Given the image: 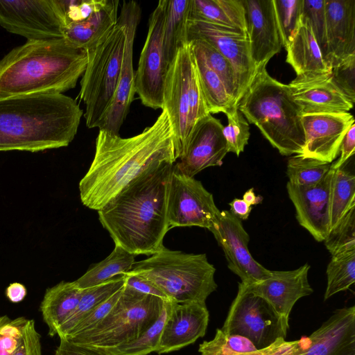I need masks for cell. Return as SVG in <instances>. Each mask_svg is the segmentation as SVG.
<instances>
[{
	"label": "cell",
	"instance_id": "1",
	"mask_svg": "<svg viewBox=\"0 0 355 355\" xmlns=\"http://www.w3.org/2000/svg\"><path fill=\"white\" fill-rule=\"evenodd\" d=\"M176 160L173 132L164 110L152 125L131 137L99 130L94 159L79 182L81 202L98 211L152 166Z\"/></svg>",
	"mask_w": 355,
	"mask_h": 355
},
{
	"label": "cell",
	"instance_id": "2",
	"mask_svg": "<svg viewBox=\"0 0 355 355\" xmlns=\"http://www.w3.org/2000/svg\"><path fill=\"white\" fill-rule=\"evenodd\" d=\"M175 163L157 164L132 181L98 210L115 245L135 255H153L169 230L167 193Z\"/></svg>",
	"mask_w": 355,
	"mask_h": 355
},
{
	"label": "cell",
	"instance_id": "3",
	"mask_svg": "<svg viewBox=\"0 0 355 355\" xmlns=\"http://www.w3.org/2000/svg\"><path fill=\"white\" fill-rule=\"evenodd\" d=\"M83 115L76 101L61 93L0 98V151L67 146Z\"/></svg>",
	"mask_w": 355,
	"mask_h": 355
},
{
	"label": "cell",
	"instance_id": "4",
	"mask_svg": "<svg viewBox=\"0 0 355 355\" xmlns=\"http://www.w3.org/2000/svg\"><path fill=\"white\" fill-rule=\"evenodd\" d=\"M87 51L64 37L27 41L0 60V98L61 93L76 87Z\"/></svg>",
	"mask_w": 355,
	"mask_h": 355
},
{
	"label": "cell",
	"instance_id": "5",
	"mask_svg": "<svg viewBox=\"0 0 355 355\" xmlns=\"http://www.w3.org/2000/svg\"><path fill=\"white\" fill-rule=\"evenodd\" d=\"M237 107L281 155L302 153L305 136L300 108L288 85L272 78L266 66L257 70Z\"/></svg>",
	"mask_w": 355,
	"mask_h": 355
},
{
	"label": "cell",
	"instance_id": "6",
	"mask_svg": "<svg viewBox=\"0 0 355 355\" xmlns=\"http://www.w3.org/2000/svg\"><path fill=\"white\" fill-rule=\"evenodd\" d=\"M129 272L149 280L176 304L205 302L217 288L216 268L205 254H188L164 247L149 258L135 262Z\"/></svg>",
	"mask_w": 355,
	"mask_h": 355
},
{
	"label": "cell",
	"instance_id": "7",
	"mask_svg": "<svg viewBox=\"0 0 355 355\" xmlns=\"http://www.w3.org/2000/svg\"><path fill=\"white\" fill-rule=\"evenodd\" d=\"M171 123L176 159L184 153L196 123L208 112L190 44L180 48L165 77L162 107Z\"/></svg>",
	"mask_w": 355,
	"mask_h": 355
},
{
	"label": "cell",
	"instance_id": "8",
	"mask_svg": "<svg viewBox=\"0 0 355 355\" xmlns=\"http://www.w3.org/2000/svg\"><path fill=\"white\" fill-rule=\"evenodd\" d=\"M124 26L117 24L86 51L87 63L80 81V98L85 105L87 127L97 128L110 106L116 89L124 53Z\"/></svg>",
	"mask_w": 355,
	"mask_h": 355
},
{
	"label": "cell",
	"instance_id": "9",
	"mask_svg": "<svg viewBox=\"0 0 355 355\" xmlns=\"http://www.w3.org/2000/svg\"><path fill=\"white\" fill-rule=\"evenodd\" d=\"M164 301L124 285L117 302L103 319L92 329L65 340L106 349L132 341L155 322Z\"/></svg>",
	"mask_w": 355,
	"mask_h": 355
},
{
	"label": "cell",
	"instance_id": "10",
	"mask_svg": "<svg viewBox=\"0 0 355 355\" xmlns=\"http://www.w3.org/2000/svg\"><path fill=\"white\" fill-rule=\"evenodd\" d=\"M288 328L263 298L240 282L221 329L247 338L259 349L280 338L285 339Z\"/></svg>",
	"mask_w": 355,
	"mask_h": 355
},
{
	"label": "cell",
	"instance_id": "11",
	"mask_svg": "<svg viewBox=\"0 0 355 355\" xmlns=\"http://www.w3.org/2000/svg\"><path fill=\"white\" fill-rule=\"evenodd\" d=\"M0 26L28 41L62 38V0H0Z\"/></svg>",
	"mask_w": 355,
	"mask_h": 355
},
{
	"label": "cell",
	"instance_id": "12",
	"mask_svg": "<svg viewBox=\"0 0 355 355\" xmlns=\"http://www.w3.org/2000/svg\"><path fill=\"white\" fill-rule=\"evenodd\" d=\"M213 195L194 177L178 171L174 164L167 193L169 230L176 227L197 226L209 229L220 213Z\"/></svg>",
	"mask_w": 355,
	"mask_h": 355
},
{
	"label": "cell",
	"instance_id": "13",
	"mask_svg": "<svg viewBox=\"0 0 355 355\" xmlns=\"http://www.w3.org/2000/svg\"><path fill=\"white\" fill-rule=\"evenodd\" d=\"M166 0L159 1L148 20V31L135 71V92L142 104L162 107L164 85L168 65L162 46Z\"/></svg>",
	"mask_w": 355,
	"mask_h": 355
},
{
	"label": "cell",
	"instance_id": "14",
	"mask_svg": "<svg viewBox=\"0 0 355 355\" xmlns=\"http://www.w3.org/2000/svg\"><path fill=\"white\" fill-rule=\"evenodd\" d=\"M141 16L139 4L123 1L118 22L125 28V42L121 69L112 102L98 124L99 130L119 135L135 94V71L133 69V45Z\"/></svg>",
	"mask_w": 355,
	"mask_h": 355
},
{
	"label": "cell",
	"instance_id": "15",
	"mask_svg": "<svg viewBox=\"0 0 355 355\" xmlns=\"http://www.w3.org/2000/svg\"><path fill=\"white\" fill-rule=\"evenodd\" d=\"M209 230L222 248L228 268L241 278V282L250 285L270 276L271 270L252 256L248 250L250 236L241 220L230 211H220Z\"/></svg>",
	"mask_w": 355,
	"mask_h": 355
},
{
	"label": "cell",
	"instance_id": "16",
	"mask_svg": "<svg viewBox=\"0 0 355 355\" xmlns=\"http://www.w3.org/2000/svg\"><path fill=\"white\" fill-rule=\"evenodd\" d=\"M199 39L209 43L232 64L237 76L240 100L257 72L248 37L205 21L189 17L187 43Z\"/></svg>",
	"mask_w": 355,
	"mask_h": 355
},
{
	"label": "cell",
	"instance_id": "17",
	"mask_svg": "<svg viewBox=\"0 0 355 355\" xmlns=\"http://www.w3.org/2000/svg\"><path fill=\"white\" fill-rule=\"evenodd\" d=\"M223 125L211 114L200 119L194 125L186 150L174 164L184 175H195L210 166H220L228 153L223 135Z\"/></svg>",
	"mask_w": 355,
	"mask_h": 355
},
{
	"label": "cell",
	"instance_id": "18",
	"mask_svg": "<svg viewBox=\"0 0 355 355\" xmlns=\"http://www.w3.org/2000/svg\"><path fill=\"white\" fill-rule=\"evenodd\" d=\"M302 123L305 146L301 155L331 163L354 118L349 112L305 114L302 115Z\"/></svg>",
	"mask_w": 355,
	"mask_h": 355
},
{
	"label": "cell",
	"instance_id": "19",
	"mask_svg": "<svg viewBox=\"0 0 355 355\" xmlns=\"http://www.w3.org/2000/svg\"><path fill=\"white\" fill-rule=\"evenodd\" d=\"M334 169L331 168L318 183L306 187L288 182L286 189L299 224L318 242L324 241L330 224V191Z\"/></svg>",
	"mask_w": 355,
	"mask_h": 355
},
{
	"label": "cell",
	"instance_id": "20",
	"mask_svg": "<svg viewBox=\"0 0 355 355\" xmlns=\"http://www.w3.org/2000/svg\"><path fill=\"white\" fill-rule=\"evenodd\" d=\"M251 58L256 70L282 47L273 0H242Z\"/></svg>",
	"mask_w": 355,
	"mask_h": 355
},
{
	"label": "cell",
	"instance_id": "21",
	"mask_svg": "<svg viewBox=\"0 0 355 355\" xmlns=\"http://www.w3.org/2000/svg\"><path fill=\"white\" fill-rule=\"evenodd\" d=\"M310 265L285 271L271 270L267 279L252 284H245L248 291L263 298L287 325L290 313L300 298L313 293L308 280Z\"/></svg>",
	"mask_w": 355,
	"mask_h": 355
},
{
	"label": "cell",
	"instance_id": "22",
	"mask_svg": "<svg viewBox=\"0 0 355 355\" xmlns=\"http://www.w3.org/2000/svg\"><path fill=\"white\" fill-rule=\"evenodd\" d=\"M302 114L347 112L354 103L332 80L331 72L297 76L288 84Z\"/></svg>",
	"mask_w": 355,
	"mask_h": 355
},
{
	"label": "cell",
	"instance_id": "23",
	"mask_svg": "<svg viewBox=\"0 0 355 355\" xmlns=\"http://www.w3.org/2000/svg\"><path fill=\"white\" fill-rule=\"evenodd\" d=\"M209 316L205 302H171L156 352L162 354L176 351L203 337Z\"/></svg>",
	"mask_w": 355,
	"mask_h": 355
},
{
	"label": "cell",
	"instance_id": "24",
	"mask_svg": "<svg viewBox=\"0 0 355 355\" xmlns=\"http://www.w3.org/2000/svg\"><path fill=\"white\" fill-rule=\"evenodd\" d=\"M325 51L323 58L332 69L355 55V0H324Z\"/></svg>",
	"mask_w": 355,
	"mask_h": 355
},
{
	"label": "cell",
	"instance_id": "25",
	"mask_svg": "<svg viewBox=\"0 0 355 355\" xmlns=\"http://www.w3.org/2000/svg\"><path fill=\"white\" fill-rule=\"evenodd\" d=\"M299 355H355V306L336 310Z\"/></svg>",
	"mask_w": 355,
	"mask_h": 355
},
{
	"label": "cell",
	"instance_id": "26",
	"mask_svg": "<svg viewBox=\"0 0 355 355\" xmlns=\"http://www.w3.org/2000/svg\"><path fill=\"white\" fill-rule=\"evenodd\" d=\"M119 4L117 0H104L87 18L66 26L63 37L75 47L90 49L117 24Z\"/></svg>",
	"mask_w": 355,
	"mask_h": 355
},
{
	"label": "cell",
	"instance_id": "27",
	"mask_svg": "<svg viewBox=\"0 0 355 355\" xmlns=\"http://www.w3.org/2000/svg\"><path fill=\"white\" fill-rule=\"evenodd\" d=\"M286 50V62L292 66L297 76L322 74L331 71L322 57L309 24L302 15Z\"/></svg>",
	"mask_w": 355,
	"mask_h": 355
},
{
	"label": "cell",
	"instance_id": "28",
	"mask_svg": "<svg viewBox=\"0 0 355 355\" xmlns=\"http://www.w3.org/2000/svg\"><path fill=\"white\" fill-rule=\"evenodd\" d=\"M248 37L242 0H191L189 17Z\"/></svg>",
	"mask_w": 355,
	"mask_h": 355
},
{
	"label": "cell",
	"instance_id": "29",
	"mask_svg": "<svg viewBox=\"0 0 355 355\" xmlns=\"http://www.w3.org/2000/svg\"><path fill=\"white\" fill-rule=\"evenodd\" d=\"M82 292L75 281H62L46 289L40 309L49 335H57L58 328L78 306Z\"/></svg>",
	"mask_w": 355,
	"mask_h": 355
},
{
	"label": "cell",
	"instance_id": "30",
	"mask_svg": "<svg viewBox=\"0 0 355 355\" xmlns=\"http://www.w3.org/2000/svg\"><path fill=\"white\" fill-rule=\"evenodd\" d=\"M191 0H166L162 46L167 64L171 63L178 49L189 44L187 21Z\"/></svg>",
	"mask_w": 355,
	"mask_h": 355
},
{
	"label": "cell",
	"instance_id": "31",
	"mask_svg": "<svg viewBox=\"0 0 355 355\" xmlns=\"http://www.w3.org/2000/svg\"><path fill=\"white\" fill-rule=\"evenodd\" d=\"M191 45V44H190ZM199 85L208 112L225 113L236 105L219 76L205 62L200 53L191 47Z\"/></svg>",
	"mask_w": 355,
	"mask_h": 355
},
{
	"label": "cell",
	"instance_id": "32",
	"mask_svg": "<svg viewBox=\"0 0 355 355\" xmlns=\"http://www.w3.org/2000/svg\"><path fill=\"white\" fill-rule=\"evenodd\" d=\"M125 284L123 275L117 276L101 284L83 289L78 306L58 328L57 335L64 339L71 329L96 306L122 288Z\"/></svg>",
	"mask_w": 355,
	"mask_h": 355
},
{
	"label": "cell",
	"instance_id": "33",
	"mask_svg": "<svg viewBox=\"0 0 355 355\" xmlns=\"http://www.w3.org/2000/svg\"><path fill=\"white\" fill-rule=\"evenodd\" d=\"M134 263V254L115 245L109 256L92 266L75 282L81 289L97 286L117 276L125 275L132 269Z\"/></svg>",
	"mask_w": 355,
	"mask_h": 355
},
{
	"label": "cell",
	"instance_id": "34",
	"mask_svg": "<svg viewBox=\"0 0 355 355\" xmlns=\"http://www.w3.org/2000/svg\"><path fill=\"white\" fill-rule=\"evenodd\" d=\"M346 162L334 170L331 180L329 230L355 206V175Z\"/></svg>",
	"mask_w": 355,
	"mask_h": 355
},
{
	"label": "cell",
	"instance_id": "35",
	"mask_svg": "<svg viewBox=\"0 0 355 355\" xmlns=\"http://www.w3.org/2000/svg\"><path fill=\"white\" fill-rule=\"evenodd\" d=\"M191 47L198 51L209 67L223 81L227 93L237 105L239 101V89L237 76L232 64L218 50L203 40H195L189 42Z\"/></svg>",
	"mask_w": 355,
	"mask_h": 355
},
{
	"label": "cell",
	"instance_id": "36",
	"mask_svg": "<svg viewBox=\"0 0 355 355\" xmlns=\"http://www.w3.org/2000/svg\"><path fill=\"white\" fill-rule=\"evenodd\" d=\"M324 300L347 290L355 282V251L331 256L327 268Z\"/></svg>",
	"mask_w": 355,
	"mask_h": 355
},
{
	"label": "cell",
	"instance_id": "37",
	"mask_svg": "<svg viewBox=\"0 0 355 355\" xmlns=\"http://www.w3.org/2000/svg\"><path fill=\"white\" fill-rule=\"evenodd\" d=\"M331 163L295 155L287 162L288 182L295 186L306 187L320 182L331 168Z\"/></svg>",
	"mask_w": 355,
	"mask_h": 355
},
{
	"label": "cell",
	"instance_id": "38",
	"mask_svg": "<svg viewBox=\"0 0 355 355\" xmlns=\"http://www.w3.org/2000/svg\"><path fill=\"white\" fill-rule=\"evenodd\" d=\"M171 305V301H164L157 319L137 339L108 349L118 355H147L157 352Z\"/></svg>",
	"mask_w": 355,
	"mask_h": 355
},
{
	"label": "cell",
	"instance_id": "39",
	"mask_svg": "<svg viewBox=\"0 0 355 355\" xmlns=\"http://www.w3.org/2000/svg\"><path fill=\"white\" fill-rule=\"evenodd\" d=\"M324 242L331 256L355 251V206L329 230Z\"/></svg>",
	"mask_w": 355,
	"mask_h": 355
},
{
	"label": "cell",
	"instance_id": "40",
	"mask_svg": "<svg viewBox=\"0 0 355 355\" xmlns=\"http://www.w3.org/2000/svg\"><path fill=\"white\" fill-rule=\"evenodd\" d=\"M257 349L247 338L217 329L214 338L202 342L199 345L198 352L201 355H237Z\"/></svg>",
	"mask_w": 355,
	"mask_h": 355
},
{
	"label": "cell",
	"instance_id": "41",
	"mask_svg": "<svg viewBox=\"0 0 355 355\" xmlns=\"http://www.w3.org/2000/svg\"><path fill=\"white\" fill-rule=\"evenodd\" d=\"M282 46H288L300 23L303 0H273Z\"/></svg>",
	"mask_w": 355,
	"mask_h": 355
},
{
	"label": "cell",
	"instance_id": "42",
	"mask_svg": "<svg viewBox=\"0 0 355 355\" xmlns=\"http://www.w3.org/2000/svg\"><path fill=\"white\" fill-rule=\"evenodd\" d=\"M225 114L228 124L223 128V135L225 139L228 153L237 156L244 151L250 136V125L237 105L232 106Z\"/></svg>",
	"mask_w": 355,
	"mask_h": 355
},
{
	"label": "cell",
	"instance_id": "43",
	"mask_svg": "<svg viewBox=\"0 0 355 355\" xmlns=\"http://www.w3.org/2000/svg\"><path fill=\"white\" fill-rule=\"evenodd\" d=\"M302 17L309 24L323 57L326 28L324 0H303Z\"/></svg>",
	"mask_w": 355,
	"mask_h": 355
},
{
	"label": "cell",
	"instance_id": "44",
	"mask_svg": "<svg viewBox=\"0 0 355 355\" xmlns=\"http://www.w3.org/2000/svg\"><path fill=\"white\" fill-rule=\"evenodd\" d=\"M27 320L24 317L10 319L0 315V355H14Z\"/></svg>",
	"mask_w": 355,
	"mask_h": 355
},
{
	"label": "cell",
	"instance_id": "45",
	"mask_svg": "<svg viewBox=\"0 0 355 355\" xmlns=\"http://www.w3.org/2000/svg\"><path fill=\"white\" fill-rule=\"evenodd\" d=\"M331 76L336 86L354 103L355 101V55L331 69Z\"/></svg>",
	"mask_w": 355,
	"mask_h": 355
},
{
	"label": "cell",
	"instance_id": "46",
	"mask_svg": "<svg viewBox=\"0 0 355 355\" xmlns=\"http://www.w3.org/2000/svg\"><path fill=\"white\" fill-rule=\"evenodd\" d=\"M122 288L96 306L86 317L81 320L69 333L67 339L71 336L85 332L103 319L116 304L121 295Z\"/></svg>",
	"mask_w": 355,
	"mask_h": 355
},
{
	"label": "cell",
	"instance_id": "47",
	"mask_svg": "<svg viewBox=\"0 0 355 355\" xmlns=\"http://www.w3.org/2000/svg\"><path fill=\"white\" fill-rule=\"evenodd\" d=\"M309 341V336L294 341L280 338L265 348L237 355H299L306 349Z\"/></svg>",
	"mask_w": 355,
	"mask_h": 355
},
{
	"label": "cell",
	"instance_id": "48",
	"mask_svg": "<svg viewBox=\"0 0 355 355\" xmlns=\"http://www.w3.org/2000/svg\"><path fill=\"white\" fill-rule=\"evenodd\" d=\"M104 0L62 1L66 26L81 21L87 18Z\"/></svg>",
	"mask_w": 355,
	"mask_h": 355
},
{
	"label": "cell",
	"instance_id": "49",
	"mask_svg": "<svg viewBox=\"0 0 355 355\" xmlns=\"http://www.w3.org/2000/svg\"><path fill=\"white\" fill-rule=\"evenodd\" d=\"M14 355H42L40 335L33 320H27Z\"/></svg>",
	"mask_w": 355,
	"mask_h": 355
},
{
	"label": "cell",
	"instance_id": "50",
	"mask_svg": "<svg viewBox=\"0 0 355 355\" xmlns=\"http://www.w3.org/2000/svg\"><path fill=\"white\" fill-rule=\"evenodd\" d=\"M55 355H118L106 348L77 345L60 339Z\"/></svg>",
	"mask_w": 355,
	"mask_h": 355
},
{
	"label": "cell",
	"instance_id": "51",
	"mask_svg": "<svg viewBox=\"0 0 355 355\" xmlns=\"http://www.w3.org/2000/svg\"><path fill=\"white\" fill-rule=\"evenodd\" d=\"M124 277L125 286L141 293L156 296L165 301H169L161 290L144 277L129 272L124 275Z\"/></svg>",
	"mask_w": 355,
	"mask_h": 355
},
{
	"label": "cell",
	"instance_id": "52",
	"mask_svg": "<svg viewBox=\"0 0 355 355\" xmlns=\"http://www.w3.org/2000/svg\"><path fill=\"white\" fill-rule=\"evenodd\" d=\"M355 151V123L351 125L345 133L340 146V157L331 164L334 170L342 166L354 155Z\"/></svg>",
	"mask_w": 355,
	"mask_h": 355
},
{
	"label": "cell",
	"instance_id": "53",
	"mask_svg": "<svg viewBox=\"0 0 355 355\" xmlns=\"http://www.w3.org/2000/svg\"><path fill=\"white\" fill-rule=\"evenodd\" d=\"M229 205L230 212L241 220L248 219L252 211V207L243 199L234 198Z\"/></svg>",
	"mask_w": 355,
	"mask_h": 355
},
{
	"label": "cell",
	"instance_id": "54",
	"mask_svg": "<svg viewBox=\"0 0 355 355\" xmlns=\"http://www.w3.org/2000/svg\"><path fill=\"white\" fill-rule=\"evenodd\" d=\"M6 297L12 303L21 302L27 294L25 286L19 282L10 284L6 289Z\"/></svg>",
	"mask_w": 355,
	"mask_h": 355
},
{
	"label": "cell",
	"instance_id": "55",
	"mask_svg": "<svg viewBox=\"0 0 355 355\" xmlns=\"http://www.w3.org/2000/svg\"><path fill=\"white\" fill-rule=\"evenodd\" d=\"M243 200L249 205H255L261 203L263 197L261 196H256L254 188L247 190L243 196Z\"/></svg>",
	"mask_w": 355,
	"mask_h": 355
}]
</instances>
